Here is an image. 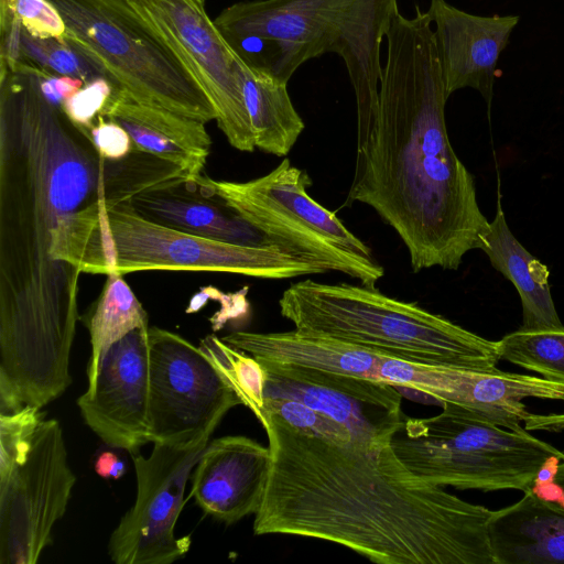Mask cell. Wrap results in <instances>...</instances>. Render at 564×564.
Returning <instances> with one entry per match:
<instances>
[{
  "instance_id": "6da1fadb",
  "label": "cell",
  "mask_w": 564,
  "mask_h": 564,
  "mask_svg": "<svg viewBox=\"0 0 564 564\" xmlns=\"http://www.w3.org/2000/svg\"><path fill=\"white\" fill-rule=\"evenodd\" d=\"M42 69L0 76V411L43 408L72 383L80 272L90 207L119 205L178 169L133 150L99 154L41 91Z\"/></svg>"
},
{
  "instance_id": "7a4b0ae2",
  "label": "cell",
  "mask_w": 564,
  "mask_h": 564,
  "mask_svg": "<svg viewBox=\"0 0 564 564\" xmlns=\"http://www.w3.org/2000/svg\"><path fill=\"white\" fill-rule=\"evenodd\" d=\"M271 466L253 533L312 538L378 564H494L491 510L413 473L391 443L368 447L258 417Z\"/></svg>"
},
{
  "instance_id": "3957f363",
  "label": "cell",
  "mask_w": 564,
  "mask_h": 564,
  "mask_svg": "<svg viewBox=\"0 0 564 564\" xmlns=\"http://www.w3.org/2000/svg\"><path fill=\"white\" fill-rule=\"evenodd\" d=\"M377 102L357 117L352 182L345 206H370L401 238L414 272L456 270L482 250L490 223L481 213L473 175L446 130L448 98L432 23L415 8L400 11L386 33Z\"/></svg>"
},
{
  "instance_id": "277c9868",
  "label": "cell",
  "mask_w": 564,
  "mask_h": 564,
  "mask_svg": "<svg viewBox=\"0 0 564 564\" xmlns=\"http://www.w3.org/2000/svg\"><path fill=\"white\" fill-rule=\"evenodd\" d=\"M398 12L397 0H248L214 21L234 47L254 44L259 53L248 62L286 82L307 61L339 55L360 116L377 102L381 44Z\"/></svg>"
},
{
  "instance_id": "5b68a950",
  "label": "cell",
  "mask_w": 564,
  "mask_h": 564,
  "mask_svg": "<svg viewBox=\"0 0 564 564\" xmlns=\"http://www.w3.org/2000/svg\"><path fill=\"white\" fill-rule=\"evenodd\" d=\"M278 303L296 329L386 357L471 370L496 369L500 360L497 341L376 288L305 279L283 291Z\"/></svg>"
},
{
  "instance_id": "8992f818",
  "label": "cell",
  "mask_w": 564,
  "mask_h": 564,
  "mask_svg": "<svg viewBox=\"0 0 564 564\" xmlns=\"http://www.w3.org/2000/svg\"><path fill=\"white\" fill-rule=\"evenodd\" d=\"M442 412L406 417L391 440L398 457L423 479L457 489H530L564 452L528 431L505 429L469 409L443 402Z\"/></svg>"
},
{
  "instance_id": "52a82bcc",
  "label": "cell",
  "mask_w": 564,
  "mask_h": 564,
  "mask_svg": "<svg viewBox=\"0 0 564 564\" xmlns=\"http://www.w3.org/2000/svg\"><path fill=\"white\" fill-rule=\"evenodd\" d=\"M153 270L227 272L272 280L324 273L275 243L247 246L208 239L150 221L129 203H105L88 240L83 273Z\"/></svg>"
},
{
  "instance_id": "ba28073f",
  "label": "cell",
  "mask_w": 564,
  "mask_h": 564,
  "mask_svg": "<svg viewBox=\"0 0 564 564\" xmlns=\"http://www.w3.org/2000/svg\"><path fill=\"white\" fill-rule=\"evenodd\" d=\"M67 28L65 40L96 63L131 99L204 123L216 111L192 76L128 0H50Z\"/></svg>"
},
{
  "instance_id": "9c48e42d",
  "label": "cell",
  "mask_w": 564,
  "mask_h": 564,
  "mask_svg": "<svg viewBox=\"0 0 564 564\" xmlns=\"http://www.w3.org/2000/svg\"><path fill=\"white\" fill-rule=\"evenodd\" d=\"M204 183L271 243L376 288L383 267L371 249L308 193V174L285 158L268 174L246 181Z\"/></svg>"
},
{
  "instance_id": "30bf717a",
  "label": "cell",
  "mask_w": 564,
  "mask_h": 564,
  "mask_svg": "<svg viewBox=\"0 0 564 564\" xmlns=\"http://www.w3.org/2000/svg\"><path fill=\"white\" fill-rule=\"evenodd\" d=\"M148 341L151 443H208L239 398L200 347L158 327H149Z\"/></svg>"
},
{
  "instance_id": "8fae6325",
  "label": "cell",
  "mask_w": 564,
  "mask_h": 564,
  "mask_svg": "<svg viewBox=\"0 0 564 564\" xmlns=\"http://www.w3.org/2000/svg\"><path fill=\"white\" fill-rule=\"evenodd\" d=\"M128 1L204 91L230 145L252 152L240 54L207 14L205 0Z\"/></svg>"
},
{
  "instance_id": "7c38bea8",
  "label": "cell",
  "mask_w": 564,
  "mask_h": 564,
  "mask_svg": "<svg viewBox=\"0 0 564 564\" xmlns=\"http://www.w3.org/2000/svg\"><path fill=\"white\" fill-rule=\"evenodd\" d=\"M76 477L59 423L43 420L26 460L0 482V564H34L52 543Z\"/></svg>"
},
{
  "instance_id": "4fadbf2b",
  "label": "cell",
  "mask_w": 564,
  "mask_h": 564,
  "mask_svg": "<svg viewBox=\"0 0 564 564\" xmlns=\"http://www.w3.org/2000/svg\"><path fill=\"white\" fill-rule=\"evenodd\" d=\"M380 380L413 390L438 403L453 402L505 429L522 432L564 430V414L531 413L524 399L564 401V383L499 369L437 367L383 357Z\"/></svg>"
},
{
  "instance_id": "5bb4252c",
  "label": "cell",
  "mask_w": 564,
  "mask_h": 564,
  "mask_svg": "<svg viewBox=\"0 0 564 564\" xmlns=\"http://www.w3.org/2000/svg\"><path fill=\"white\" fill-rule=\"evenodd\" d=\"M207 444L153 443L150 456H132L137 498L111 533L108 553L115 563L171 564L187 553L191 539L177 538L174 529L186 481Z\"/></svg>"
},
{
  "instance_id": "9a60e30c",
  "label": "cell",
  "mask_w": 564,
  "mask_h": 564,
  "mask_svg": "<svg viewBox=\"0 0 564 564\" xmlns=\"http://www.w3.org/2000/svg\"><path fill=\"white\" fill-rule=\"evenodd\" d=\"M259 361V360H258ZM265 371L264 398L302 402L344 425L354 443L390 444L403 423L399 388L368 378L273 361Z\"/></svg>"
},
{
  "instance_id": "2e32d148",
  "label": "cell",
  "mask_w": 564,
  "mask_h": 564,
  "mask_svg": "<svg viewBox=\"0 0 564 564\" xmlns=\"http://www.w3.org/2000/svg\"><path fill=\"white\" fill-rule=\"evenodd\" d=\"M148 329H134L100 358L77 404L85 423L110 447L131 454L151 443Z\"/></svg>"
},
{
  "instance_id": "e0dca14e",
  "label": "cell",
  "mask_w": 564,
  "mask_h": 564,
  "mask_svg": "<svg viewBox=\"0 0 564 564\" xmlns=\"http://www.w3.org/2000/svg\"><path fill=\"white\" fill-rule=\"evenodd\" d=\"M426 13L434 31L448 97L469 87L478 90L489 107L498 58L519 17L475 15L446 0H430Z\"/></svg>"
},
{
  "instance_id": "ac0fdd59",
  "label": "cell",
  "mask_w": 564,
  "mask_h": 564,
  "mask_svg": "<svg viewBox=\"0 0 564 564\" xmlns=\"http://www.w3.org/2000/svg\"><path fill=\"white\" fill-rule=\"evenodd\" d=\"M271 452L243 435L208 443L191 474L196 503L207 514L232 524L256 514L267 487Z\"/></svg>"
},
{
  "instance_id": "d6986e66",
  "label": "cell",
  "mask_w": 564,
  "mask_h": 564,
  "mask_svg": "<svg viewBox=\"0 0 564 564\" xmlns=\"http://www.w3.org/2000/svg\"><path fill=\"white\" fill-rule=\"evenodd\" d=\"M196 177H180L148 188L130 200L131 208L155 224L223 242L270 245L227 203Z\"/></svg>"
},
{
  "instance_id": "ffe728a7",
  "label": "cell",
  "mask_w": 564,
  "mask_h": 564,
  "mask_svg": "<svg viewBox=\"0 0 564 564\" xmlns=\"http://www.w3.org/2000/svg\"><path fill=\"white\" fill-rule=\"evenodd\" d=\"M101 116L128 132L134 150L178 166L188 177L202 174L212 145L203 121L138 102L121 90H115Z\"/></svg>"
},
{
  "instance_id": "44dd1931",
  "label": "cell",
  "mask_w": 564,
  "mask_h": 564,
  "mask_svg": "<svg viewBox=\"0 0 564 564\" xmlns=\"http://www.w3.org/2000/svg\"><path fill=\"white\" fill-rule=\"evenodd\" d=\"M523 492L516 503L491 511L494 564H564V508L531 489Z\"/></svg>"
},
{
  "instance_id": "7402d4cb",
  "label": "cell",
  "mask_w": 564,
  "mask_h": 564,
  "mask_svg": "<svg viewBox=\"0 0 564 564\" xmlns=\"http://www.w3.org/2000/svg\"><path fill=\"white\" fill-rule=\"evenodd\" d=\"M259 361H273L380 380L382 355L339 339L294 328L280 333L238 330L221 338Z\"/></svg>"
},
{
  "instance_id": "603a6c76",
  "label": "cell",
  "mask_w": 564,
  "mask_h": 564,
  "mask_svg": "<svg viewBox=\"0 0 564 564\" xmlns=\"http://www.w3.org/2000/svg\"><path fill=\"white\" fill-rule=\"evenodd\" d=\"M482 251L491 265L516 286L522 305L523 329L563 328L549 284V269L533 257L509 229L497 202L495 219Z\"/></svg>"
},
{
  "instance_id": "cb8c5ba5",
  "label": "cell",
  "mask_w": 564,
  "mask_h": 564,
  "mask_svg": "<svg viewBox=\"0 0 564 564\" xmlns=\"http://www.w3.org/2000/svg\"><path fill=\"white\" fill-rule=\"evenodd\" d=\"M242 95L256 148L264 153L286 156L305 124L296 111L286 80L240 55Z\"/></svg>"
},
{
  "instance_id": "d4e9b609",
  "label": "cell",
  "mask_w": 564,
  "mask_h": 564,
  "mask_svg": "<svg viewBox=\"0 0 564 564\" xmlns=\"http://www.w3.org/2000/svg\"><path fill=\"white\" fill-rule=\"evenodd\" d=\"M106 276L87 323L91 344L87 367L88 386L96 377L100 358L113 343L134 329L150 327L148 314L124 281L123 274L108 273Z\"/></svg>"
},
{
  "instance_id": "484cf974",
  "label": "cell",
  "mask_w": 564,
  "mask_h": 564,
  "mask_svg": "<svg viewBox=\"0 0 564 564\" xmlns=\"http://www.w3.org/2000/svg\"><path fill=\"white\" fill-rule=\"evenodd\" d=\"M497 346L500 359L564 383V327L520 328L505 335Z\"/></svg>"
},
{
  "instance_id": "4316f807",
  "label": "cell",
  "mask_w": 564,
  "mask_h": 564,
  "mask_svg": "<svg viewBox=\"0 0 564 564\" xmlns=\"http://www.w3.org/2000/svg\"><path fill=\"white\" fill-rule=\"evenodd\" d=\"M199 347L209 356L241 404L258 417L264 402L263 366L251 355L226 344L215 335L206 336Z\"/></svg>"
},
{
  "instance_id": "83f0119b",
  "label": "cell",
  "mask_w": 564,
  "mask_h": 564,
  "mask_svg": "<svg viewBox=\"0 0 564 564\" xmlns=\"http://www.w3.org/2000/svg\"><path fill=\"white\" fill-rule=\"evenodd\" d=\"M44 416L40 408L32 405L12 413H0V482L26 460Z\"/></svg>"
},
{
  "instance_id": "f1b7e54d",
  "label": "cell",
  "mask_w": 564,
  "mask_h": 564,
  "mask_svg": "<svg viewBox=\"0 0 564 564\" xmlns=\"http://www.w3.org/2000/svg\"><path fill=\"white\" fill-rule=\"evenodd\" d=\"M263 412L276 414L289 425L305 434L325 437L337 443H354L350 432L344 425L296 400L265 397L260 414Z\"/></svg>"
},
{
  "instance_id": "f546056e",
  "label": "cell",
  "mask_w": 564,
  "mask_h": 564,
  "mask_svg": "<svg viewBox=\"0 0 564 564\" xmlns=\"http://www.w3.org/2000/svg\"><path fill=\"white\" fill-rule=\"evenodd\" d=\"M115 90L107 77H97L65 100L61 109L73 124L89 133Z\"/></svg>"
},
{
  "instance_id": "4dcf8cb0",
  "label": "cell",
  "mask_w": 564,
  "mask_h": 564,
  "mask_svg": "<svg viewBox=\"0 0 564 564\" xmlns=\"http://www.w3.org/2000/svg\"><path fill=\"white\" fill-rule=\"evenodd\" d=\"M23 29L41 39L65 40L66 23L50 0H11Z\"/></svg>"
},
{
  "instance_id": "1f68e13d",
  "label": "cell",
  "mask_w": 564,
  "mask_h": 564,
  "mask_svg": "<svg viewBox=\"0 0 564 564\" xmlns=\"http://www.w3.org/2000/svg\"><path fill=\"white\" fill-rule=\"evenodd\" d=\"M46 72L79 78L88 83L107 77L102 69L67 40L48 39Z\"/></svg>"
},
{
  "instance_id": "d6a6232c",
  "label": "cell",
  "mask_w": 564,
  "mask_h": 564,
  "mask_svg": "<svg viewBox=\"0 0 564 564\" xmlns=\"http://www.w3.org/2000/svg\"><path fill=\"white\" fill-rule=\"evenodd\" d=\"M23 25L11 0H0V75L26 62L22 52Z\"/></svg>"
},
{
  "instance_id": "836d02e7",
  "label": "cell",
  "mask_w": 564,
  "mask_h": 564,
  "mask_svg": "<svg viewBox=\"0 0 564 564\" xmlns=\"http://www.w3.org/2000/svg\"><path fill=\"white\" fill-rule=\"evenodd\" d=\"M89 138L99 154L109 160H121L134 150L128 132L104 116L89 130Z\"/></svg>"
},
{
  "instance_id": "e575fe53",
  "label": "cell",
  "mask_w": 564,
  "mask_h": 564,
  "mask_svg": "<svg viewBox=\"0 0 564 564\" xmlns=\"http://www.w3.org/2000/svg\"><path fill=\"white\" fill-rule=\"evenodd\" d=\"M536 495L564 508V460L546 463L530 488Z\"/></svg>"
},
{
  "instance_id": "d590c367",
  "label": "cell",
  "mask_w": 564,
  "mask_h": 564,
  "mask_svg": "<svg viewBox=\"0 0 564 564\" xmlns=\"http://www.w3.org/2000/svg\"><path fill=\"white\" fill-rule=\"evenodd\" d=\"M85 85L84 80L65 75L42 72L40 88L44 97L61 108L65 100Z\"/></svg>"
},
{
  "instance_id": "8d00e7d4",
  "label": "cell",
  "mask_w": 564,
  "mask_h": 564,
  "mask_svg": "<svg viewBox=\"0 0 564 564\" xmlns=\"http://www.w3.org/2000/svg\"><path fill=\"white\" fill-rule=\"evenodd\" d=\"M95 471L106 479H118L126 473L123 460L112 452H102L95 462Z\"/></svg>"
}]
</instances>
